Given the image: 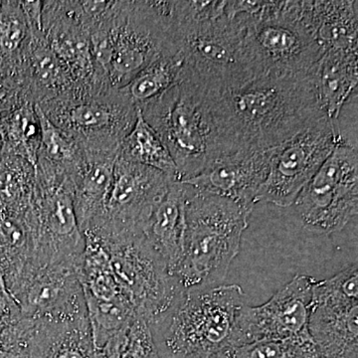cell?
I'll list each match as a JSON object with an SVG mask.
<instances>
[{"mask_svg":"<svg viewBox=\"0 0 358 358\" xmlns=\"http://www.w3.org/2000/svg\"><path fill=\"white\" fill-rule=\"evenodd\" d=\"M308 333L322 358H358L357 264L315 282Z\"/></svg>","mask_w":358,"mask_h":358,"instance_id":"cell-13","label":"cell"},{"mask_svg":"<svg viewBox=\"0 0 358 358\" xmlns=\"http://www.w3.org/2000/svg\"><path fill=\"white\" fill-rule=\"evenodd\" d=\"M79 268L66 262L32 266L10 293L22 317L33 322L88 319Z\"/></svg>","mask_w":358,"mask_h":358,"instance_id":"cell-14","label":"cell"},{"mask_svg":"<svg viewBox=\"0 0 358 358\" xmlns=\"http://www.w3.org/2000/svg\"><path fill=\"white\" fill-rule=\"evenodd\" d=\"M182 254L174 277L183 289L222 284L239 253L252 210L185 185Z\"/></svg>","mask_w":358,"mask_h":358,"instance_id":"cell-2","label":"cell"},{"mask_svg":"<svg viewBox=\"0 0 358 358\" xmlns=\"http://www.w3.org/2000/svg\"><path fill=\"white\" fill-rule=\"evenodd\" d=\"M143 236L174 275L182 254L185 235V185L173 181L152 212Z\"/></svg>","mask_w":358,"mask_h":358,"instance_id":"cell-20","label":"cell"},{"mask_svg":"<svg viewBox=\"0 0 358 358\" xmlns=\"http://www.w3.org/2000/svg\"><path fill=\"white\" fill-rule=\"evenodd\" d=\"M185 64L182 51L162 56L119 90L129 102L141 109L180 81Z\"/></svg>","mask_w":358,"mask_h":358,"instance_id":"cell-27","label":"cell"},{"mask_svg":"<svg viewBox=\"0 0 358 358\" xmlns=\"http://www.w3.org/2000/svg\"><path fill=\"white\" fill-rule=\"evenodd\" d=\"M215 358H234V350H228V352L221 353Z\"/></svg>","mask_w":358,"mask_h":358,"instance_id":"cell-35","label":"cell"},{"mask_svg":"<svg viewBox=\"0 0 358 358\" xmlns=\"http://www.w3.org/2000/svg\"><path fill=\"white\" fill-rule=\"evenodd\" d=\"M173 181L157 169L117 157L112 186L102 211L83 235L114 240L143 233Z\"/></svg>","mask_w":358,"mask_h":358,"instance_id":"cell-11","label":"cell"},{"mask_svg":"<svg viewBox=\"0 0 358 358\" xmlns=\"http://www.w3.org/2000/svg\"><path fill=\"white\" fill-rule=\"evenodd\" d=\"M29 40L21 1H0V78L7 93L24 92L23 62Z\"/></svg>","mask_w":358,"mask_h":358,"instance_id":"cell-23","label":"cell"},{"mask_svg":"<svg viewBox=\"0 0 358 358\" xmlns=\"http://www.w3.org/2000/svg\"><path fill=\"white\" fill-rule=\"evenodd\" d=\"M36 105L86 152H119L138 113L119 89H76Z\"/></svg>","mask_w":358,"mask_h":358,"instance_id":"cell-7","label":"cell"},{"mask_svg":"<svg viewBox=\"0 0 358 358\" xmlns=\"http://www.w3.org/2000/svg\"><path fill=\"white\" fill-rule=\"evenodd\" d=\"M140 110L174 160L176 182L199 176L215 162V138L203 91L185 72L178 84Z\"/></svg>","mask_w":358,"mask_h":358,"instance_id":"cell-6","label":"cell"},{"mask_svg":"<svg viewBox=\"0 0 358 358\" xmlns=\"http://www.w3.org/2000/svg\"><path fill=\"white\" fill-rule=\"evenodd\" d=\"M36 110L41 126L37 162L60 169L71 178L83 162L84 150L76 141L52 124L37 105Z\"/></svg>","mask_w":358,"mask_h":358,"instance_id":"cell-31","label":"cell"},{"mask_svg":"<svg viewBox=\"0 0 358 358\" xmlns=\"http://www.w3.org/2000/svg\"><path fill=\"white\" fill-rule=\"evenodd\" d=\"M85 303L94 343L102 352L110 339L138 317L124 298L108 301L85 298Z\"/></svg>","mask_w":358,"mask_h":358,"instance_id":"cell-30","label":"cell"},{"mask_svg":"<svg viewBox=\"0 0 358 358\" xmlns=\"http://www.w3.org/2000/svg\"><path fill=\"white\" fill-rule=\"evenodd\" d=\"M28 226L34 245V265L81 266L85 238L73 202L72 181L64 171L37 162Z\"/></svg>","mask_w":358,"mask_h":358,"instance_id":"cell-8","label":"cell"},{"mask_svg":"<svg viewBox=\"0 0 358 358\" xmlns=\"http://www.w3.org/2000/svg\"><path fill=\"white\" fill-rule=\"evenodd\" d=\"M234 358H322L310 334L256 341L234 350Z\"/></svg>","mask_w":358,"mask_h":358,"instance_id":"cell-33","label":"cell"},{"mask_svg":"<svg viewBox=\"0 0 358 358\" xmlns=\"http://www.w3.org/2000/svg\"><path fill=\"white\" fill-rule=\"evenodd\" d=\"M262 2L256 13H234L243 20L255 78H317L326 52L301 21V1Z\"/></svg>","mask_w":358,"mask_h":358,"instance_id":"cell-5","label":"cell"},{"mask_svg":"<svg viewBox=\"0 0 358 358\" xmlns=\"http://www.w3.org/2000/svg\"><path fill=\"white\" fill-rule=\"evenodd\" d=\"M27 215L0 208V272L9 294L31 268L34 245Z\"/></svg>","mask_w":358,"mask_h":358,"instance_id":"cell-26","label":"cell"},{"mask_svg":"<svg viewBox=\"0 0 358 358\" xmlns=\"http://www.w3.org/2000/svg\"><path fill=\"white\" fill-rule=\"evenodd\" d=\"M2 152H3V141H2L1 136H0V157H1Z\"/></svg>","mask_w":358,"mask_h":358,"instance_id":"cell-37","label":"cell"},{"mask_svg":"<svg viewBox=\"0 0 358 358\" xmlns=\"http://www.w3.org/2000/svg\"><path fill=\"white\" fill-rule=\"evenodd\" d=\"M35 187V166L22 157L2 152L0 157V208L27 215Z\"/></svg>","mask_w":358,"mask_h":358,"instance_id":"cell-29","label":"cell"},{"mask_svg":"<svg viewBox=\"0 0 358 358\" xmlns=\"http://www.w3.org/2000/svg\"><path fill=\"white\" fill-rule=\"evenodd\" d=\"M244 305L239 285L182 289L150 331L173 358H215L235 350L236 320Z\"/></svg>","mask_w":358,"mask_h":358,"instance_id":"cell-4","label":"cell"},{"mask_svg":"<svg viewBox=\"0 0 358 358\" xmlns=\"http://www.w3.org/2000/svg\"><path fill=\"white\" fill-rule=\"evenodd\" d=\"M101 241L109 253L122 296L138 317L148 326L154 324L182 292L178 279L169 273L143 233Z\"/></svg>","mask_w":358,"mask_h":358,"instance_id":"cell-9","label":"cell"},{"mask_svg":"<svg viewBox=\"0 0 358 358\" xmlns=\"http://www.w3.org/2000/svg\"><path fill=\"white\" fill-rule=\"evenodd\" d=\"M30 28V27H29ZM25 93L34 103L65 95L78 88L62 61L51 50L43 30L30 28V40L23 62Z\"/></svg>","mask_w":358,"mask_h":358,"instance_id":"cell-18","label":"cell"},{"mask_svg":"<svg viewBox=\"0 0 358 358\" xmlns=\"http://www.w3.org/2000/svg\"><path fill=\"white\" fill-rule=\"evenodd\" d=\"M103 352L106 358H160L150 327L141 317L110 339Z\"/></svg>","mask_w":358,"mask_h":358,"instance_id":"cell-32","label":"cell"},{"mask_svg":"<svg viewBox=\"0 0 358 358\" xmlns=\"http://www.w3.org/2000/svg\"><path fill=\"white\" fill-rule=\"evenodd\" d=\"M32 322L28 358H106L94 343L88 319Z\"/></svg>","mask_w":358,"mask_h":358,"instance_id":"cell-21","label":"cell"},{"mask_svg":"<svg viewBox=\"0 0 358 358\" xmlns=\"http://www.w3.org/2000/svg\"><path fill=\"white\" fill-rule=\"evenodd\" d=\"M357 51L329 50L317 73V90L322 110L336 126L348 99L357 92Z\"/></svg>","mask_w":358,"mask_h":358,"instance_id":"cell-24","label":"cell"},{"mask_svg":"<svg viewBox=\"0 0 358 358\" xmlns=\"http://www.w3.org/2000/svg\"><path fill=\"white\" fill-rule=\"evenodd\" d=\"M4 282V281H3V278H2L1 272H0V282Z\"/></svg>","mask_w":358,"mask_h":358,"instance_id":"cell-38","label":"cell"},{"mask_svg":"<svg viewBox=\"0 0 358 358\" xmlns=\"http://www.w3.org/2000/svg\"><path fill=\"white\" fill-rule=\"evenodd\" d=\"M90 37L100 89H121L157 59L181 51L157 1H117L112 20Z\"/></svg>","mask_w":358,"mask_h":358,"instance_id":"cell-3","label":"cell"},{"mask_svg":"<svg viewBox=\"0 0 358 358\" xmlns=\"http://www.w3.org/2000/svg\"><path fill=\"white\" fill-rule=\"evenodd\" d=\"M317 79L265 75L232 88L202 89L215 138V162L271 150L327 119Z\"/></svg>","mask_w":358,"mask_h":358,"instance_id":"cell-1","label":"cell"},{"mask_svg":"<svg viewBox=\"0 0 358 358\" xmlns=\"http://www.w3.org/2000/svg\"><path fill=\"white\" fill-rule=\"evenodd\" d=\"M343 138L341 128L324 119L273 148L267 179L259 190L257 202L281 207L294 205Z\"/></svg>","mask_w":358,"mask_h":358,"instance_id":"cell-12","label":"cell"},{"mask_svg":"<svg viewBox=\"0 0 358 358\" xmlns=\"http://www.w3.org/2000/svg\"><path fill=\"white\" fill-rule=\"evenodd\" d=\"M42 27L47 43L68 68L79 89H96L91 37L76 1H42Z\"/></svg>","mask_w":358,"mask_h":358,"instance_id":"cell-16","label":"cell"},{"mask_svg":"<svg viewBox=\"0 0 358 358\" xmlns=\"http://www.w3.org/2000/svg\"><path fill=\"white\" fill-rule=\"evenodd\" d=\"M117 157L126 162L157 169L176 181L178 169L164 141L145 122L140 109L136 121L120 145Z\"/></svg>","mask_w":358,"mask_h":358,"instance_id":"cell-28","label":"cell"},{"mask_svg":"<svg viewBox=\"0 0 358 358\" xmlns=\"http://www.w3.org/2000/svg\"><path fill=\"white\" fill-rule=\"evenodd\" d=\"M10 98L7 94L6 89H4L3 83H2L1 78H0V108L6 103L7 99Z\"/></svg>","mask_w":358,"mask_h":358,"instance_id":"cell-34","label":"cell"},{"mask_svg":"<svg viewBox=\"0 0 358 358\" xmlns=\"http://www.w3.org/2000/svg\"><path fill=\"white\" fill-rule=\"evenodd\" d=\"M317 280L310 275L294 277L263 305L240 308L235 329V350L270 339H284L308 333L313 291Z\"/></svg>","mask_w":358,"mask_h":358,"instance_id":"cell-15","label":"cell"},{"mask_svg":"<svg viewBox=\"0 0 358 358\" xmlns=\"http://www.w3.org/2000/svg\"><path fill=\"white\" fill-rule=\"evenodd\" d=\"M83 162L71 176L73 202L82 233L102 211L109 194L117 152H85Z\"/></svg>","mask_w":358,"mask_h":358,"instance_id":"cell-22","label":"cell"},{"mask_svg":"<svg viewBox=\"0 0 358 358\" xmlns=\"http://www.w3.org/2000/svg\"><path fill=\"white\" fill-rule=\"evenodd\" d=\"M301 20L324 52L357 51V1H301Z\"/></svg>","mask_w":358,"mask_h":358,"instance_id":"cell-19","label":"cell"},{"mask_svg":"<svg viewBox=\"0 0 358 358\" xmlns=\"http://www.w3.org/2000/svg\"><path fill=\"white\" fill-rule=\"evenodd\" d=\"M271 150L214 162L199 176L180 183L229 199L253 210L259 190L267 179Z\"/></svg>","mask_w":358,"mask_h":358,"instance_id":"cell-17","label":"cell"},{"mask_svg":"<svg viewBox=\"0 0 358 358\" xmlns=\"http://www.w3.org/2000/svg\"><path fill=\"white\" fill-rule=\"evenodd\" d=\"M303 227L339 232L358 212L357 148L343 138L294 201Z\"/></svg>","mask_w":358,"mask_h":358,"instance_id":"cell-10","label":"cell"},{"mask_svg":"<svg viewBox=\"0 0 358 358\" xmlns=\"http://www.w3.org/2000/svg\"><path fill=\"white\" fill-rule=\"evenodd\" d=\"M0 136L3 152L17 155L36 166L41 126L36 103L24 96L7 101L0 109Z\"/></svg>","mask_w":358,"mask_h":358,"instance_id":"cell-25","label":"cell"},{"mask_svg":"<svg viewBox=\"0 0 358 358\" xmlns=\"http://www.w3.org/2000/svg\"><path fill=\"white\" fill-rule=\"evenodd\" d=\"M0 358H17V357H13V355H9V353L1 352V350H0Z\"/></svg>","mask_w":358,"mask_h":358,"instance_id":"cell-36","label":"cell"}]
</instances>
